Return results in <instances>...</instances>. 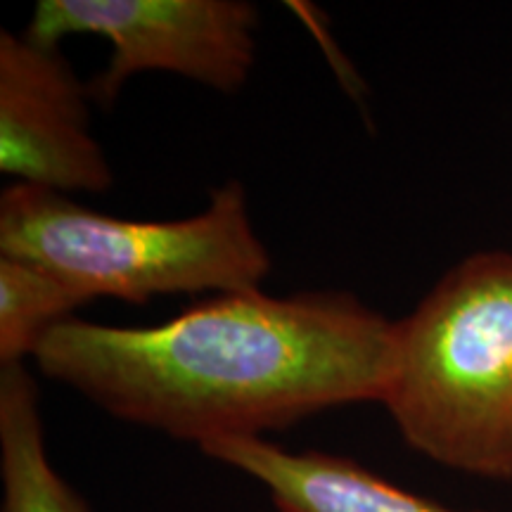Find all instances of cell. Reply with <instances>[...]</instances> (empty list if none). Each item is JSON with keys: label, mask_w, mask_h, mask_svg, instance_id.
Returning <instances> with one entry per match:
<instances>
[{"label": "cell", "mask_w": 512, "mask_h": 512, "mask_svg": "<svg viewBox=\"0 0 512 512\" xmlns=\"http://www.w3.org/2000/svg\"><path fill=\"white\" fill-rule=\"evenodd\" d=\"M394 354L396 320L354 294L247 290L147 328L74 316L31 361L117 420L202 448L380 403Z\"/></svg>", "instance_id": "6da1fadb"}, {"label": "cell", "mask_w": 512, "mask_h": 512, "mask_svg": "<svg viewBox=\"0 0 512 512\" xmlns=\"http://www.w3.org/2000/svg\"><path fill=\"white\" fill-rule=\"evenodd\" d=\"M380 403L420 456L512 482V252L465 256L396 320Z\"/></svg>", "instance_id": "7a4b0ae2"}, {"label": "cell", "mask_w": 512, "mask_h": 512, "mask_svg": "<svg viewBox=\"0 0 512 512\" xmlns=\"http://www.w3.org/2000/svg\"><path fill=\"white\" fill-rule=\"evenodd\" d=\"M0 254L41 264L91 302L261 290L271 273L240 181L211 192L200 214L174 221L119 219L62 192L10 183L0 195Z\"/></svg>", "instance_id": "3957f363"}, {"label": "cell", "mask_w": 512, "mask_h": 512, "mask_svg": "<svg viewBox=\"0 0 512 512\" xmlns=\"http://www.w3.org/2000/svg\"><path fill=\"white\" fill-rule=\"evenodd\" d=\"M256 24L245 0H41L24 34L55 48L76 34L105 38L110 62L88 93L112 107L124 83L147 72L238 93L256 62Z\"/></svg>", "instance_id": "277c9868"}, {"label": "cell", "mask_w": 512, "mask_h": 512, "mask_svg": "<svg viewBox=\"0 0 512 512\" xmlns=\"http://www.w3.org/2000/svg\"><path fill=\"white\" fill-rule=\"evenodd\" d=\"M88 100L60 48L0 31V171L62 195L110 190L114 174Z\"/></svg>", "instance_id": "5b68a950"}, {"label": "cell", "mask_w": 512, "mask_h": 512, "mask_svg": "<svg viewBox=\"0 0 512 512\" xmlns=\"http://www.w3.org/2000/svg\"><path fill=\"white\" fill-rule=\"evenodd\" d=\"M200 451L264 486L275 512H463L401 489L351 458L287 451L264 437L219 439Z\"/></svg>", "instance_id": "8992f818"}, {"label": "cell", "mask_w": 512, "mask_h": 512, "mask_svg": "<svg viewBox=\"0 0 512 512\" xmlns=\"http://www.w3.org/2000/svg\"><path fill=\"white\" fill-rule=\"evenodd\" d=\"M0 512H91L53 465L34 375L27 366L0 368Z\"/></svg>", "instance_id": "52a82bcc"}, {"label": "cell", "mask_w": 512, "mask_h": 512, "mask_svg": "<svg viewBox=\"0 0 512 512\" xmlns=\"http://www.w3.org/2000/svg\"><path fill=\"white\" fill-rule=\"evenodd\" d=\"M91 299L34 261L0 254V368L24 366L50 330Z\"/></svg>", "instance_id": "ba28073f"}]
</instances>
